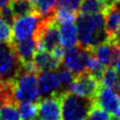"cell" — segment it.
Here are the masks:
<instances>
[{
  "label": "cell",
  "mask_w": 120,
  "mask_h": 120,
  "mask_svg": "<svg viewBox=\"0 0 120 120\" xmlns=\"http://www.w3.org/2000/svg\"><path fill=\"white\" fill-rule=\"evenodd\" d=\"M78 45L91 52L95 47L109 40L105 30L103 13L79 15L76 18Z\"/></svg>",
  "instance_id": "6da1fadb"
},
{
  "label": "cell",
  "mask_w": 120,
  "mask_h": 120,
  "mask_svg": "<svg viewBox=\"0 0 120 120\" xmlns=\"http://www.w3.org/2000/svg\"><path fill=\"white\" fill-rule=\"evenodd\" d=\"M38 74L20 71L18 76L13 80V98L17 105L20 103L39 101L40 95L37 87Z\"/></svg>",
  "instance_id": "7a4b0ae2"
},
{
  "label": "cell",
  "mask_w": 120,
  "mask_h": 120,
  "mask_svg": "<svg viewBox=\"0 0 120 120\" xmlns=\"http://www.w3.org/2000/svg\"><path fill=\"white\" fill-rule=\"evenodd\" d=\"M93 100L63 92L61 96L62 120H86Z\"/></svg>",
  "instance_id": "3957f363"
},
{
  "label": "cell",
  "mask_w": 120,
  "mask_h": 120,
  "mask_svg": "<svg viewBox=\"0 0 120 120\" xmlns=\"http://www.w3.org/2000/svg\"><path fill=\"white\" fill-rule=\"evenodd\" d=\"M21 62L10 43L0 48V80L13 81L21 71Z\"/></svg>",
  "instance_id": "277c9868"
},
{
  "label": "cell",
  "mask_w": 120,
  "mask_h": 120,
  "mask_svg": "<svg viewBox=\"0 0 120 120\" xmlns=\"http://www.w3.org/2000/svg\"><path fill=\"white\" fill-rule=\"evenodd\" d=\"M99 88L100 82L86 71V72L74 77L72 83L69 85L66 92L82 97V98L94 100Z\"/></svg>",
  "instance_id": "5b68a950"
},
{
  "label": "cell",
  "mask_w": 120,
  "mask_h": 120,
  "mask_svg": "<svg viewBox=\"0 0 120 120\" xmlns=\"http://www.w3.org/2000/svg\"><path fill=\"white\" fill-rule=\"evenodd\" d=\"M41 19L42 17L35 12L16 18L12 25L13 28L11 42H21L33 37L40 24Z\"/></svg>",
  "instance_id": "8992f818"
},
{
  "label": "cell",
  "mask_w": 120,
  "mask_h": 120,
  "mask_svg": "<svg viewBox=\"0 0 120 120\" xmlns=\"http://www.w3.org/2000/svg\"><path fill=\"white\" fill-rule=\"evenodd\" d=\"M89 55L90 52L79 45L67 49L63 59L64 68L72 73L74 77L86 72Z\"/></svg>",
  "instance_id": "52a82bcc"
},
{
  "label": "cell",
  "mask_w": 120,
  "mask_h": 120,
  "mask_svg": "<svg viewBox=\"0 0 120 120\" xmlns=\"http://www.w3.org/2000/svg\"><path fill=\"white\" fill-rule=\"evenodd\" d=\"M93 102L108 112L111 117L120 118V94L114 90L100 86Z\"/></svg>",
  "instance_id": "ba28073f"
},
{
  "label": "cell",
  "mask_w": 120,
  "mask_h": 120,
  "mask_svg": "<svg viewBox=\"0 0 120 120\" xmlns=\"http://www.w3.org/2000/svg\"><path fill=\"white\" fill-rule=\"evenodd\" d=\"M63 92L57 93L38 102V120H62L61 115V96Z\"/></svg>",
  "instance_id": "9c48e42d"
},
{
  "label": "cell",
  "mask_w": 120,
  "mask_h": 120,
  "mask_svg": "<svg viewBox=\"0 0 120 120\" xmlns=\"http://www.w3.org/2000/svg\"><path fill=\"white\" fill-rule=\"evenodd\" d=\"M37 87L40 98H47L54 94H57L62 91H59L61 88V83L58 76V72L49 71V72H41L37 77Z\"/></svg>",
  "instance_id": "30bf717a"
},
{
  "label": "cell",
  "mask_w": 120,
  "mask_h": 120,
  "mask_svg": "<svg viewBox=\"0 0 120 120\" xmlns=\"http://www.w3.org/2000/svg\"><path fill=\"white\" fill-rule=\"evenodd\" d=\"M33 63L39 73L56 71L60 68V65H61V61L55 58L51 52L39 50L36 51L33 58Z\"/></svg>",
  "instance_id": "8fae6325"
},
{
  "label": "cell",
  "mask_w": 120,
  "mask_h": 120,
  "mask_svg": "<svg viewBox=\"0 0 120 120\" xmlns=\"http://www.w3.org/2000/svg\"><path fill=\"white\" fill-rule=\"evenodd\" d=\"M19 58L21 64L28 61H33L34 55L37 51V44L33 37L23 40L21 42H9Z\"/></svg>",
  "instance_id": "7c38bea8"
},
{
  "label": "cell",
  "mask_w": 120,
  "mask_h": 120,
  "mask_svg": "<svg viewBox=\"0 0 120 120\" xmlns=\"http://www.w3.org/2000/svg\"><path fill=\"white\" fill-rule=\"evenodd\" d=\"M59 35H60V45L64 49H70L76 46L78 43V31L77 26L73 22L59 25Z\"/></svg>",
  "instance_id": "4fadbf2b"
},
{
  "label": "cell",
  "mask_w": 120,
  "mask_h": 120,
  "mask_svg": "<svg viewBox=\"0 0 120 120\" xmlns=\"http://www.w3.org/2000/svg\"><path fill=\"white\" fill-rule=\"evenodd\" d=\"M33 7V11L42 18L52 17L57 9V0H28Z\"/></svg>",
  "instance_id": "5bb4252c"
},
{
  "label": "cell",
  "mask_w": 120,
  "mask_h": 120,
  "mask_svg": "<svg viewBox=\"0 0 120 120\" xmlns=\"http://www.w3.org/2000/svg\"><path fill=\"white\" fill-rule=\"evenodd\" d=\"M91 53L106 67L112 65V53H113V43L109 39L107 42L98 45L91 51Z\"/></svg>",
  "instance_id": "9a60e30c"
},
{
  "label": "cell",
  "mask_w": 120,
  "mask_h": 120,
  "mask_svg": "<svg viewBox=\"0 0 120 120\" xmlns=\"http://www.w3.org/2000/svg\"><path fill=\"white\" fill-rule=\"evenodd\" d=\"M100 86L110 88L120 94V75L116 72L114 68L107 67L105 68L101 77Z\"/></svg>",
  "instance_id": "2e32d148"
},
{
  "label": "cell",
  "mask_w": 120,
  "mask_h": 120,
  "mask_svg": "<svg viewBox=\"0 0 120 120\" xmlns=\"http://www.w3.org/2000/svg\"><path fill=\"white\" fill-rule=\"evenodd\" d=\"M9 7L12 11L15 19L34 12L31 3L28 0H11L9 3Z\"/></svg>",
  "instance_id": "e0dca14e"
},
{
  "label": "cell",
  "mask_w": 120,
  "mask_h": 120,
  "mask_svg": "<svg viewBox=\"0 0 120 120\" xmlns=\"http://www.w3.org/2000/svg\"><path fill=\"white\" fill-rule=\"evenodd\" d=\"M106 8L98 0H82L78 13L79 15H91L104 13Z\"/></svg>",
  "instance_id": "ac0fdd59"
},
{
  "label": "cell",
  "mask_w": 120,
  "mask_h": 120,
  "mask_svg": "<svg viewBox=\"0 0 120 120\" xmlns=\"http://www.w3.org/2000/svg\"><path fill=\"white\" fill-rule=\"evenodd\" d=\"M105 68H106V67L90 52V55H89V58L87 61V72L90 73L93 77L96 78V79L100 82Z\"/></svg>",
  "instance_id": "d6986e66"
},
{
  "label": "cell",
  "mask_w": 120,
  "mask_h": 120,
  "mask_svg": "<svg viewBox=\"0 0 120 120\" xmlns=\"http://www.w3.org/2000/svg\"><path fill=\"white\" fill-rule=\"evenodd\" d=\"M20 120H33L37 116L38 103L26 102L18 104Z\"/></svg>",
  "instance_id": "ffe728a7"
},
{
  "label": "cell",
  "mask_w": 120,
  "mask_h": 120,
  "mask_svg": "<svg viewBox=\"0 0 120 120\" xmlns=\"http://www.w3.org/2000/svg\"><path fill=\"white\" fill-rule=\"evenodd\" d=\"M0 120H20L18 105L3 104L0 107Z\"/></svg>",
  "instance_id": "44dd1931"
},
{
  "label": "cell",
  "mask_w": 120,
  "mask_h": 120,
  "mask_svg": "<svg viewBox=\"0 0 120 120\" xmlns=\"http://www.w3.org/2000/svg\"><path fill=\"white\" fill-rule=\"evenodd\" d=\"M78 13L72 12L69 10L57 8L55 12V21L58 25L60 24H65V23H72L74 20H76Z\"/></svg>",
  "instance_id": "7402d4cb"
},
{
  "label": "cell",
  "mask_w": 120,
  "mask_h": 120,
  "mask_svg": "<svg viewBox=\"0 0 120 120\" xmlns=\"http://www.w3.org/2000/svg\"><path fill=\"white\" fill-rule=\"evenodd\" d=\"M110 118L111 117L108 112H106L102 108H100L99 106H97L93 102V105L88 112L86 120H110Z\"/></svg>",
  "instance_id": "603a6c76"
},
{
  "label": "cell",
  "mask_w": 120,
  "mask_h": 120,
  "mask_svg": "<svg viewBox=\"0 0 120 120\" xmlns=\"http://www.w3.org/2000/svg\"><path fill=\"white\" fill-rule=\"evenodd\" d=\"M82 0H57V8L78 13Z\"/></svg>",
  "instance_id": "cb8c5ba5"
},
{
  "label": "cell",
  "mask_w": 120,
  "mask_h": 120,
  "mask_svg": "<svg viewBox=\"0 0 120 120\" xmlns=\"http://www.w3.org/2000/svg\"><path fill=\"white\" fill-rule=\"evenodd\" d=\"M58 76H59L61 86L65 89V91H67L69 85L72 83V81L74 79L73 74L71 72H69L66 68H60L59 71H58Z\"/></svg>",
  "instance_id": "d4e9b609"
},
{
  "label": "cell",
  "mask_w": 120,
  "mask_h": 120,
  "mask_svg": "<svg viewBox=\"0 0 120 120\" xmlns=\"http://www.w3.org/2000/svg\"><path fill=\"white\" fill-rule=\"evenodd\" d=\"M0 40L4 43H9L12 40V31L10 26L6 24L0 16Z\"/></svg>",
  "instance_id": "484cf974"
},
{
  "label": "cell",
  "mask_w": 120,
  "mask_h": 120,
  "mask_svg": "<svg viewBox=\"0 0 120 120\" xmlns=\"http://www.w3.org/2000/svg\"><path fill=\"white\" fill-rule=\"evenodd\" d=\"M0 16H1L3 21H4L6 24H8L9 26L13 25L14 21H15V17H14V15L12 13V11H11V9H10L9 5L0 10Z\"/></svg>",
  "instance_id": "4316f807"
},
{
  "label": "cell",
  "mask_w": 120,
  "mask_h": 120,
  "mask_svg": "<svg viewBox=\"0 0 120 120\" xmlns=\"http://www.w3.org/2000/svg\"><path fill=\"white\" fill-rule=\"evenodd\" d=\"M110 40L116 45V46H118V47L120 48V29L118 30L117 33H116V34H115L113 37H112Z\"/></svg>",
  "instance_id": "83f0119b"
},
{
  "label": "cell",
  "mask_w": 120,
  "mask_h": 120,
  "mask_svg": "<svg viewBox=\"0 0 120 120\" xmlns=\"http://www.w3.org/2000/svg\"><path fill=\"white\" fill-rule=\"evenodd\" d=\"M11 0H0V10L3 9L4 7L8 6Z\"/></svg>",
  "instance_id": "f1b7e54d"
},
{
  "label": "cell",
  "mask_w": 120,
  "mask_h": 120,
  "mask_svg": "<svg viewBox=\"0 0 120 120\" xmlns=\"http://www.w3.org/2000/svg\"><path fill=\"white\" fill-rule=\"evenodd\" d=\"M114 69H115L116 72H117V73L120 75V58L115 62V64H114Z\"/></svg>",
  "instance_id": "f546056e"
},
{
  "label": "cell",
  "mask_w": 120,
  "mask_h": 120,
  "mask_svg": "<svg viewBox=\"0 0 120 120\" xmlns=\"http://www.w3.org/2000/svg\"><path fill=\"white\" fill-rule=\"evenodd\" d=\"M1 84H2V81L0 80V87H1Z\"/></svg>",
  "instance_id": "4dcf8cb0"
},
{
  "label": "cell",
  "mask_w": 120,
  "mask_h": 120,
  "mask_svg": "<svg viewBox=\"0 0 120 120\" xmlns=\"http://www.w3.org/2000/svg\"><path fill=\"white\" fill-rule=\"evenodd\" d=\"M1 42H2V41H1V40H0V48H1Z\"/></svg>",
  "instance_id": "1f68e13d"
}]
</instances>
